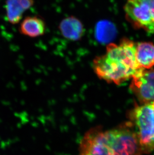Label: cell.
<instances>
[{"label": "cell", "instance_id": "cell-1", "mask_svg": "<svg viewBox=\"0 0 154 155\" xmlns=\"http://www.w3.org/2000/svg\"><path fill=\"white\" fill-rule=\"evenodd\" d=\"M137 43L127 38L119 44L110 43L105 54L93 61V69L100 79L120 85L141 70L136 59Z\"/></svg>", "mask_w": 154, "mask_h": 155}, {"label": "cell", "instance_id": "cell-2", "mask_svg": "<svg viewBox=\"0 0 154 155\" xmlns=\"http://www.w3.org/2000/svg\"><path fill=\"white\" fill-rule=\"evenodd\" d=\"M127 117L134 127L143 153L154 151V103L135 104Z\"/></svg>", "mask_w": 154, "mask_h": 155}, {"label": "cell", "instance_id": "cell-3", "mask_svg": "<svg viewBox=\"0 0 154 155\" xmlns=\"http://www.w3.org/2000/svg\"><path fill=\"white\" fill-rule=\"evenodd\" d=\"M111 155H143V152L132 124H121L107 131Z\"/></svg>", "mask_w": 154, "mask_h": 155}, {"label": "cell", "instance_id": "cell-4", "mask_svg": "<svg viewBox=\"0 0 154 155\" xmlns=\"http://www.w3.org/2000/svg\"><path fill=\"white\" fill-rule=\"evenodd\" d=\"M124 11L134 28L154 33V0H127Z\"/></svg>", "mask_w": 154, "mask_h": 155}, {"label": "cell", "instance_id": "cell-5", "mask_svg": "<svg viewBox=\"0 0 154 155\" xmlns=\"http://www.w3.org/2000/svg\"><path fill=\"white\" fill-rule=\"evenodd\" d=\"M79 155H111L107 131L97 127L87 132L80 143Z\"/></svg>", "mask_w": 154, "mask_h": 155}, {"label": "cell", "instance_id": "cell-6", "mask_svg": "<svg viewBox=\"0 0 154 155\" xmlns=\"http://www.w3.org/2000/svg\"><path fill=\"white\" fill-rule=\"evenodd\" d=\"M130 88L141 104L154 103V69L142 70L133 77Z\"/></svg>", "mask_w": 154, "mask_h": 155}, {"label": "cell", "instance_id": "cell-7", "mask_svg": "<svg viewBox=\"0 0 154 155\" xmlns=\"http://www.w3.org/2000/svg\"><path fill=\"white\" fill-rule=\"evenodd\" d=\"M34 5V0H6V15L9 23H19L26 11Z\"/></svg>", "mask_w": 154, "mask_h": 155}, {"label": "cell", "instance_id": "cell-8", "mask_svg": "<svg viewBox=\"0 0 154 155\" xmlns=\"http://www.w3.org/2000/svg\"><path fill=\"white\" fill-rule=\"evenodd\" d=\"M59 29L65 38L72 41L80 39L84 33V28L81 21L73 16L63 19Z\"/></svg>", "mask_w": 154, "mask_h": 155}, {"label": "cell", "instance_id": "cell-9", "mask_svg": "<svg viewBox=\"0 0 154 155\" xmlns=\"http://www.w3.org/2000/svg\"><path fill=\"white\" fill-rule=\"evenodd\" d=\"M136 59L141 69L149 70L154 66V44L150 42L137 43Z\"/></svg>", "mask_w": 154, "mask_h": 155}, {"label": "cell", "instance_id": "cell-10", "mask_svg": "<svg viewBox=\"0 0 154 155\" xmlns=\"http://www.w3.org/2000/svg\"><path fill=\"white\" fill-rule=\"evenodd\" d=\"M19 30L23 35L32 38L38 37L45 32L46 24L39 17H27L22 21Z\"/></svg>", "mask_w": 154, "mask_h": 155}, {"label": "cell", "instance_id": "cell-11", "mask_svg": "<svg viewBox=\"0 0 154 155\" xmlns=\"http://www.w3.org/2000/svg\"><path fill=\"white\" fill-rule=\"evenodd\" d=\"M96 39L102 44L111 42L116 36L117 30L115 25L109 21H101L95 28Z\"/></svg>", "mask_w": 154, "mask_h": 155}]
</instances>
